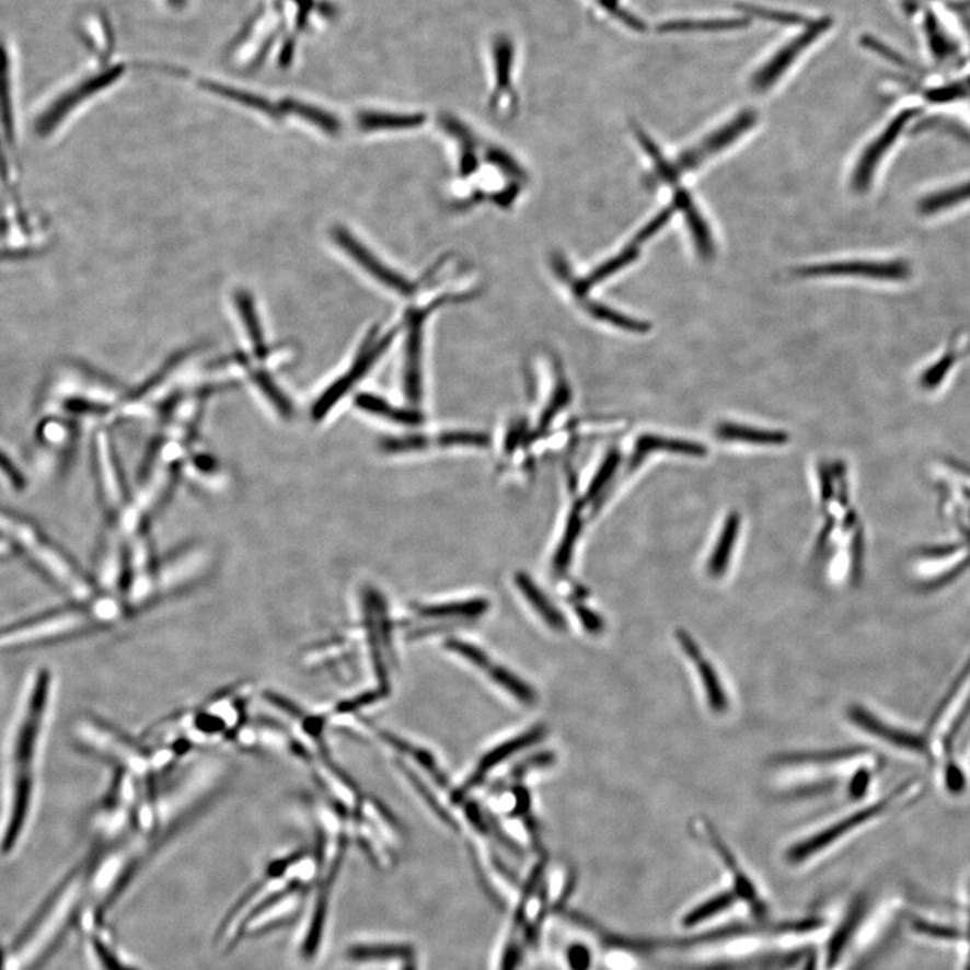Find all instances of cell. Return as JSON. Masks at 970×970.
<instances>
[{
  "label": "cell",
  "instance_id": "6da1fadb",
  "mask_svg": "<svg viewBox=\"0 0 970 970\" xmlns=\"http://www.w3.org/2000/svg\"><path fill=\"white\" fill-rule=\"evenodd\" d=\"M55 692V674L46 666H41L26 678L18 701L4 747L0 813L2 856L13 855L31 828Z\"/></svg>",
  "mask_w": 970,
  "mask_h": 970
},
{
  "label": "cell",
  "instance_id": "7a4b0ae2",
  "mask_svg": "<svg viewBox=\"0 0 970 970\" xmlns=\"http://www.w3.org/2000/svg\"><path fill=\"white\" fill-rule=\"evenodd\" d=\"M545 858L520 888L496 955L494 970H524L531 955L541 944L542 934L552 916L564 910V903L552 899L545 879Z\"/></svg>",
  "mask_w": 970,
  "mask_h": 970
},
{
  "label": "cell",
  "instance_id": "3957f363",
  "mask_svg": "<svg viewBox=\"0 0 970 970\" xmlns=\"http://www.w3.org/2000/svg\"><path fill=\"white\" fill-rule=\"evenodd\" d=\"M102 627L91 601L61 608L0 630V654L48 645Z\"/></svg>",
  "mask_w": 970,
  "mask_h": 970
},
{
  "label": "cell",
  "instance_id": "277c9868",
  "mask_svg": "<svg viewBox=\"0 0 970 970\" xmlns=\"http://www.w3.org/2000/svg\"><path fill=\"white\" fill-rule=\"evenodd\" d=\"M122 69L114 68L91 76L53 95L33 116L32 131L35 139L44 145H55L69 122L83 105L99 92L120 78Z\"/></svg>",
  "mask_w": 970,
  "mask_h": 970
},
{
  "label": "cell",
  "instance_id": "5b68a950",
  "mask_svg": "<svg viewBox=\"0 0 970 970\" xmlns=\"http://www.w3.org/2000/svg\"><path fill=\"white\" fill-rule=\"evenodd\" d=\"M919 787V780L903 782L902 785L893 788L891 793H888L887 796L878 800V802L864 806L863 809L844 817L843 820L832 823L831 827L823 829L822 832L810 835V838L804 840L802 843L794 845L793 848L788 851V861L798 864L805 862L806 858L813 857L818 852L834 844L835 841L845 838L846 834L856 831V829L861 827L867 825V823L874 821L875 818L886 815L887 811H890L893 808V806L901 804L904 798H909L911 792Z\"/></svg>",
  "mask_w": 970,
  "mask_h": 970
},
{
  "label": "cell",
  "instance_id": "8992f818",
  "mask_svg": "<svg viewBox=\"0 0 970 970\" xmlns=\"http://www.w3.org/2000/svg\"><path fill=\"white\" fill-rule=\"evenodd\" d=\"M93 463H95L99 495H101L105 510L113 519L118 520L130 505V499H128V490L118 455H116L113 441L105 430L99 431L95 441H93Z\"/></svg>",
  "mask_w": 970,
  "mask_h": 970
},
{
  "label": "cell",
  "instance_id": "52a82bcc",
  "mask_svg": "<svg viewBox=\"0 0 970 970\" xmlns=\"http://www.w3.org/2000/svg\"><path fill=\"white\" fill-rule=\"evenodd\" d=\"M455 300V297L442 298L429 308H413L405 314V349H403V391L412 403L423 399V353L425 323L429 314L443 303Z\"/></svg>",
  "mask_w": 970,
  "mask_h": 970
},
{
  "label": "cell",
  "instance_id": "ba28073f",
  "mask_svg": "<svg viewBox=\"0 0 970 970\" xmlns=\"http://www.w3.org/2000/svg\"><path fill=\"white\" fill-rule=\"evenodd\" d=\"M396 330L385 333L381 338H376V333H370V337H368L363 344V348H361L358 359H356L355 363L350 366L348 372L338 378L336 382H333L330 388L326 389L325 393L320 396L317 402H315V405L312 408V414L315 420L328 416L332 408L343 400V396L347 395L349 391L353 390L354 385L371 370L372 366L376 365L379 358L385 353V349H388L391 346V343L394 342Z\"/></svg>",
  "mask_w": 970,
  "mask_h": 970
},
{
  "label": "cell",
  "instance_id": "9c48e42d",
  "mask_svg": "<svg viewBox=\"0 0 970 970\" xmlns=\"http://www.w3.org/2000/svg\"><path fill=\"white\" fill-rule=\"evenodd\" d=\"M848 718L857 728L874 736L876 739L885 741L888 746L913 753L915 757L925 758L927 761L933 759L931 741H928V735L926 734L893 726V724L884 720V718H880L862 705L850 706Z\"/></svg>",
  "mask_w": 970,
  "mask_h": 970
},
{
  "label": "cell",
  "instance_id": "30bf717a",
  "mask_svg": "<svg viewBox=\"0 0 970 970\" xmlns=\"http://www.w3.org/2000/svg\"><path fill=\"white\" fill-rule=\"evenodd\" d=\"M332 236L335 239V242L340 245V249L346 251L350 258L358 263L367 274H370L377 282L383 285L384 288L393 290L394 293L400 295L401 297H413L417 293L420 286L419 282L408 279L403 276L402 273L395 272L394 268L385 265L384 262L379 259L376 254L371 253V251L368 250L363 243L358 241L353 233L346 230V228H333Z\"/></svg>",
  "mask_w": 970,
  "mask_h": 970
},
{
  "label": "cell",
  "instance_id": "8fae6325",
  "mask_svg": "<svg viewBox=\"0 0 970 970\" xmlns=\"http://www.w3.org/2000/svg\"><path fill=\"white\" fill-rule=\"evenodd\" d=\"M757 113H753L752 109L743 111L735 119L728 122L727 125L709 134L703 142L694 146L691 150L683 151L674 162L677 172L682 175L703 165L708 158L715 157L724 149L729 148L741 136L750 131L757 125Z\"/></svg>",
  "mask_w": 970,
  "mask_h": 970
},
{
  "label": "cell",
  "instance_id": "7c38bea8",
  "mask_svg": "<svg viewBox=\"0 0 970 970\" xmlns=\"http://www.w3.org/2000/svg\"><path fill=\"white\" fill-rule=\"evenodd\" d=\"M831 26V18H822V20L810 22L802 34L797 35V37L793 38L790 43L782 46V48L776 51L755 74L752 76V90L761 93L769 91L770 88L782 78V74L793 66V62L797 60L800 53L808 49L809 46L813 44L818 37H821V35Z\"/></svg>",
  "mask_w": 970,
  "mask_h": 970
},
{
  "label": "cell",
  "instance_id": "4fadbf2b",
  "mask_svg": "<svg viewBox=\"0 0 970 970\" xmlns=\"http://www.w3.org/2000/svg\"><path fill=\"white\" fill-rule=\"evenodd\" d=\"M796 276L804 278L817 277H864L884 280H902L910 276L908 263L896 262H833L821 263L797 268Z\"/></svg>",
  "mask_w": 970,
  "mask_h": 970
},
{
  "label": "cell",
  "instance_id": "5bb4252c",
  "mask_svg": "<svg viewBox=\"0 0 970 970\" xmlns=\"http://www.w3.org/2000/svg\"><path fill=\"white\" fill-rule=\"evenodd\" d=\"M913 111L902 113L898 118L893 119L884 132L868 146L864 154L858 160L853 172L852 186L856 192H866L873 181L876 169H878L881 158L885 157L892 145L897 142L901 136L903 128L913 118Z\"/></svg>",
  "mask_w": 970,
  "mask_h": 970
},
{
  "label": "cell",
  "instance_id": "9a60e30c",
  "mask_svg": "<svg viewBox=\"0 0 970 970\" xmlns=\"http://www.w3.org/2000/svg\"><path fill=\"white\" fill-rule=\"evenodd\" d=\"M675 638L678 643H681L683 653L692 660L695 671H697L700 680L703 682L706 703H708L709 708L717 713V715H723L729 708V700L720 677H718L715 670V666L711 663L703 650H700L697 643L693 640L686 631L678 630Z\"/></svg>",
  "mask_w": 970,
  "mask_h": 970
},
{
  "label": "cell",
  "instance_id": "2e32d148",
  "mask_svg": "<svg viewBox=\"0 0 970 970\" xmlns=\"http://www.w3.org/2000/svg\"><path fill=\"white\" fill-rule=\"evenodd\" d=\"M21 165L18 162V151L5 138L0 127V196L2 208L15 213H27L25 197L21 186Z\"/></svg>",
  "mask_w": 970,
  "mask_h": 970
},
{
  "label": "cell",
  "instance_id": "e0dca14e",
  "mask_svg": "<svg viewBox=\"0 0 970 970\" xmlns=\"http://www.w3.org/2000/svg\"><path fill=\"white\" fill-rule=\"evenodd\" d=\"M350 961L358 963H379V966L399 967L401 963L418 958L417 948L407 940H370L359 943L348 949Z\"/></svg>",
  "mask_w": 970,
  "mask_h": 970
},
{
  "label": "cell",
  "instance_id": "ac0fdd59",
  "mask_svg": "<svg viewBox=\"0 0 970 970\" xmlns=\"http://www.w3.org/2000/svg\"><path fill=\"white\" fill-rule=\"evenodd\" d=\"M0 127L10 145L18 151L20 126H18L13 63L2 45H0Z\"/></svg>",
  "mask_w": 970,
  "mask_h": 970
},
{
  "label": "cell",
  "instance_id": "d6986e66",
  "mask_svg": "<svg viewBox=\"0 0 970 970\" xmlns=\"http://www.w3.org/2000/svg\"><path fill=\"white\" fill-rule=\"evenodd\" d=\"M516 60V46L508 35L500 34L493 43V61L495 69V88L490 96V105L496 107L501 99L512 95V70Z\"/></svg>",
  "mask_w": 970,
  "mask_h": 970
},
{
  "label": "cell",
  "instance_id": "ffe728a7",
  "mask_svg": "<svg viewBox=\"0 0 970 970\" xmlns=\"http://www.w3.org/2000/svg\"><path fill=\"white\" fill-rule=\"evenodd\" d=\"M673 207L681 210L682 215L685 216L689 230L692 232L693 242L700 256H703L706 261L711 259L713 254H715V243H713V236L708 223H706L703 215L700 213L692 196L689 195L685 189L678 188L677 186Z\"/></svg>",
  "mask_w": 970,
  "mask_h": 970
},
{
  "label": "cell",
  "instance_id": "44dd1931",
  "mask_svg": "<svg viewBox=\"0 0 970 970\" xmlns=\"http://www.w3.org/2000/svg\"><path fill=\"white\" fill-rule=\"evenodd\" d=\"M543 736V730L541 728H536L530 730V732H526L523 736H519V738L512 739L495 750L487 753V757L482 759V762L478 763V767L473 773L469 782L465 783L463 788L455 794V799L463 797L465 793H469L471 788L476 787L478 783H481L485 775L489 773L490 770L495 769L496 765L506 761L507 758H510L513 752L523 750L524 747L530 746L531 743H535L536 740H540Z\"/></svg>",
  "mask_w": 970,
  "mask_h": 970
},
{
  "label": "cell",
  "instance_id": "7402d4cb",
  "mask_svg": "<svg viewBox=\"0 0 970 970\" xmlns=\"http://www.w3.org/2000/svg\"><path fill=\"white\" fill-rule=\"evenodd\" d=\"M426 116L419 113H384L365 111L358 115V126L366 132L412 130L425 125Z\"/></svg>",
  "mask_w": 970,
  "mask_h": 970
},
{
  "label": "cell",
  "instance_id": "603a6c76",
  "mask_svg": "<svg viewBox=\"0 0 970 970\" xmlns=\"http://www.w3.org/2000/svg\"><path fill=\"white\" fill-rule=\"evenodd\" d=\"M516 586L519 588L523 598L528 600V603L534 608L538 615L548 624V627H552L555 631L566 630V622L563 613L553 605L552 601L547 599V596L543 593V590L538 588L533 578L526 575V573H517Z\"/></svg>",
  "mask_w": 970,
  "mask_h": 970
},
{
  "label": "cell",
  "instance_id": "cb8c5ba5",
  "mask_svg": "<svg viewBox=\"0 0 970 970\" xmlns=\"http://www.w3.org/2000/svg\"><path fill=\"white\" fill-rule=\"evenodd\" d=\"M717 437L727 441L753 443V446L781 447L790 440V436L781 430H763L751 426L720 424L716 429Z\"/></svg>",
  "mask_w": 970,
  "mask_h": 970
},
{
  "label": "cell",
  "instance_id": "d4e9b609",
  "mask_svg": "<svg viewBox=\"0 0 970 970\" xmlns=\"http://www.w3.org/2000/svg\"><path fill=\"white\" fill-rule=\"evenodd\" d=\"M656 451L689 455V458H705L708 454V448L703 446V443L662 436L645 435L639 437V440L635 443V455Z\"/></svg>",
  "mask_w": 970,
  "mask_h": 970
},
{
  "label": "cell",
  "instance_id": "484cf974",
  "mask_svg": "<svg viewBox=\"0 0 970 970\" xmlns=\"http://www.w3.org/2000/svg\"><path fill=\"white\" fill-rule=\"evenodd\" d=\"M355 403L361 411L372 414V416L391 420V423L403 426L423 424V416L418 412L413 411V408L395 407L381 399V396L360 394Z\"/></svg>",
  "mask_w": 970,
  "mask_h": 970
},
{
  "label": "cell",
  "instance_id": "4316f807",
  "mask_svg": "<svg viewBox=\"0 0 970 970\" xmlns=\"http://www.w3.org/2000/svg\"><path fill=\"white\" fill-rule=\"evenodd\" d=\"M0 536L8 538L26 554L45 540L44 534L39 533L33 523L3 510H0Z\"/></svg>",
  "mask_w": 970,
  "mask_h": 970
},
{
  "label": "cell",
  "instance_id": "83f0119b",
  "mask_svg": "<svg viewBox=\"0 0 970 970\" xmlns=\"http://www.w3.org/2000/svg\"><path fill=\"white\" fill-rule=\"evenodd\" d=\"M750 25L748 18H715V20H680L665 22L658 26L660 33L723 32L736 31Z\"/></svg>",
  "mask_w": 970,
  "mask_h": 970
},
{
  "label": "cell",
  "instance_id": "f1b7e54d",
  "mask_svg": "<svg viewBox=\"0 0 970 970\" xmlns=\"http://www.w3.org/2000/svg\"><path fill=\"white\" fill-rule=\"evenodd\" d=\"M739 529V513L730 512L726 524H724L720 538H718L715 553H713L709 559L708 571L712 577H720L726 573L730 554H732L736 540H738Z\"/></svg>",
  "mask_w": 970,
  "mask_h": 970
},
{
  "label": "cell",
  "instance_id": "f546056e",
  "mask_svg": "<svg viewBox=\"0 0 970 970\" xmlns=\"http://www.w3.org/2000/svg\"><path fill=\"white\" fill-rule=\"evenodd\" d=\"M580 301L590 317L601 321V323L610 324L616 326L619 330L633 333H646L651 330V325L646 323V321L628 317V315L622 314L621 312L615 311V309L608 308L603 305V303L590 301L588 298H582Z\"/></svg>",
  "mask_w": 970,
  "mask_h": 970
},
{
  "label": "cell",
  "instance_id": "4dcf8cb0",
  "mask_svg": "<svg viewBox=\"0 0 970 970\" xmlns=\"http://www.w3.org/2000/svg\"><path fill=\"white\" fill-rule=\"evenodd\" d=\"M488 610V603L482 599L458 601L440 605H426L418 608V615L428 619H473L482 616Z\"/></svg>",
  "mask_w": 970,
  "mask_h": 970
},
{
  "label": "cell",
  "instance_id": "1f68e13d",
  "mask_svg": "<svg viewBox=\"0 0 970 970\" xmlns=\"http://www.w3.org/2000/svg\"><path fill=\"white\" fill-rule=\"evenodd\" d=\"M235 301L239 312H241V317L245 330H247L249 332L251 343H253L255 354L261 356V358H265V356L267 355V347L265 343V336H263L258 313H256V309L254 305L253 297L241 290L239 291V293L235 295Z\"/></svg>",
  "mask_w": 970,
  "mask_h": 970
},
{
  "label": "cell",
  "instance_id": "d6a6232c",
  "mask_svg": "<svg viewBox=\"0 0 970 970\" xmlns=\"http://www.w3.org/2000/svg\"><path fill=\"white\" fill-rule=\"evenodd\" d=\"M970 683V657L967 662L963 663L962 669L958 671V674L955 677V680L951 681L948 691L943 695V698L939 700L936 708H934L932 713L931 720H928L927 728L928 732H932L934 728H936L940 720L946 715V712L954 706L955 701L958 697V694L963 692Z\"/></svg>",
  "mask_w": 970,
  "mask_h": 970
},
{
  "label": "cell",
  "instance_id": "836d02e7",
  "mask_svg": "<svg viewBox=\"0 0 970 970\" xmlns=\"http://www.w3.org/2000/svg\"><path fill=\"white\" fill-rule=\"evenodd\" d=\"M564 970H594L596 951L581 939L569 940L559 954Z\"/></svg>",
  "mask_w": 970,
  "mask_h": 970
},
{
  "label": "cell",
  "instance_id": "e575fe53",
  "mask_svg": "<svg viewBox=\"0 0 970 970\" xmlns=\"http://www.w3.org/2000/svg\"><path fill=\"white\" fill-rule=\"evenodd\" d=\"M581 529L582 519L580 516V510H578L577 508V510L570 513L568 523H566L563 540H561L557 552H555L554 554L553 564L554 568L558 571H564L566 568H568L573 552H575L578 536H580Z\"/></svg>",
  "mask_w": 970,
  "mask_h": 970
},
{
  "label": "cell",
  "instance_id": "d590c367",
  "mask_svg": "<svg viewBox=\"0 0 970 970\" xmlns=\"http://www.w3.org/2000/svg\"><path fill=\"white\" fill-rule=\"evenodd\" d=\"M484 671H487L493 681L498 683L501 688H505L507 692H510L513 697L520 700V703L526 705H531L535 703L536 695L533 692V689L526 685L523 681H520V678L513 675L505 668H500L498 665L490 663V660L487 665H485Z\"/></svg>",
  "mask_w": 970,
  "mask_h": 970
},
{
  "label": "cell",
  "instance_id": "8d00e7d4",
  "mask_svg": "<svg viewBox=\"0 0 970 970\" xmlns=\"http://www.w3.org/2000/svg\"><path fill=\"white\" fill-rule=\"evenodd\" d=\"M969 198L970 181L963 185L955 186V188L946 189L936 193V195L931 197H926L925 200L921 203L920 208L922 213L932 215L955 207L957 204L969 200Z\"/></svg>",
  "mask_w": 970,
  "mask_h": 970
},
{
  "label": "cell",
  "instance_id": "74e56055",
  "mask_svg": "<svg viewBox=\"0 0 970 970\" xmlns=\"http://www.w3.org/2000/svg\"><path fill=\"white\" fill-rule=\"evenodd\" d=\"M284 108L323 128V131L331 134V136H337L342 131V123L326 111L297 102H286Z\"/></svg>",
  "mask_w": 970,
  "mask_h": 970
},
{
  "label": "cell",
  "instance_id": "f35d334b",
  "mask_svg": "<svg viewBox=\"0 0 970 970\" xmlns=\"http://www.w3.org/2000/svg\"><path fill=\"white\" fill-rule=\"evenodd\" d=\"M866 753L862 747L835 748L831 751H820L816 753H805V755H790L782 759L783 763H822V762H841L851 761V759L861 758Z\"/></svg>",
  "mask_w": 970,
  "mask_h": 970
},
{
  "label": "cell",
  "instance_id": "ab89813d",
  "mask_svg": "<svg viewBox=\"0 0 970 970\" xmlns=\"http://www.w3.org/2000/svg\"><path fill=\"white\" fill-rule=\"evenodd\" d=\"M253 379L255 384L262 390V393L267 396L268 401H272L273 406L277 408L280 416L290 417V414L293 413V408H291L290 403L284 395L282 391H280L278 385L273 382V379L268 377V373L256 371L253 373Z\"/></svg>",
  "mask_w": 970,
  "mask_h": 970
},
{
  "label": "cell",
  "instance_id": "60d3db41",
  "mask_svg": "<svg viewBox=\"0 0 970 970\" xmlns=\"http://www.w3.org/2000/svg\"><path fill=\"white\" fill-rule=\"evenodd\" d=\"M619 464H621V453L617 451H612L607 454L603 464L600 465L598 472H596V476L590 482L586 499L592 500L598 498V495L607 487L608 482L611 481L613 473L616 472Z\"/></svg>",
  "mask_w": 970,
  "mask_h": 970
},
{
  "label": "cell",
  "instance_id": "b9f144b4",
  "mask_svg": "<svg viewBox=\"0 0 970 970\" xmlns=\"http://www.w3.org/2000/svg\"><path fill=\"white\" fill-rule=\"evenodd\" d=\"M738 8L741 11H744L746 14L757 15L761 18V20L771 21L774 23H781V25L788 26H797V25H809V21L806 20L805 16L794 13H783V11H775L771 9L761 8V5H752V4H738Z\"/></svg>",
  "mask_w": 970,
  "mask_h": 970
},
{
  "label": "cell",
  "instance_id": "7bdbcfd3",
  "mask_svg": "<svg viewBox=\"0 0 970 970\" xmlns=\"http://www.w3.org/2000/svg\"><path fill=\"white\" fill-rule=\"evenodd\" d=\"M437 442L441 447L485 448L488 446L489 438L478 431L458 430L438 436Z\"/></svg>",
  "mask_w": 970,
  "mask_h": 970
},
{
  "label": "cell",
  "instance_id": "ee69618b",
  "mask_svg": "<svg viewBox=\"0 0 970 970\" xmlns=\"http://www.w3.org/2000/svg\"><path fill=\"white\" fill-rule=\"evenodd\" d=\"M570 400H571V391H570L569 384H568V382H566V379L563 376V373H561V376L557 379V383H555V388H554L553 395H552V402L548 403V405L545 408V412H543V416L541 418L542 426H547L548 424H551L553 418L555 416H557L558 412L563 411V408L566 405H568Z\"/></svg>",
  "mask_w": 970,
  "mask_h": 970
},
{
  "label": "cell",
  "instance_id": "f6af8a7d",
  "mask_svg": "<svg viewBox=\"0 0 970 970\" xmlns=\"http://www.w3.org/2000/svg\"><path fill=\"white\" fill-rule=\"evenodd\" d=\"M957 353L956 349H950L948 353L944 355V358L937 361L936 365L932 366L931 370H927L923 373L922 384L925 388L932 389L934 385L943 382L946 373L950 371L951 366L956 363Z\"/></svg>",
  "mask_w": 970,
  "mask_h": 970
},
{
  "label": "cell",
  "instance_id": "bcb514c9",
  "mask_svg": "<svg viewBox=\"0 0 970 970\" xmlns=\"http://www.w3.org/2000/svg\"><path fill=\"white\" fill-rule=\"evenodd\" d=\"M970 717V691L966 695V700L962 701L960 706V711H958L957 715L951 720L950 727L946 730L944 738V747L945 751H950L951 747H954L955 741L957 739L958 734L961 732L962 728L966 727L967 721Z\"/></svg>",
  "mask_w": 970,
  "mask_h": 970
},
{
  "label": "cell",
  "instance_id": "7dc6e473",
  "mask_svg": "<svg viewBox=\"0 0 970 970\" xmlns=\"http://www.w3.org/2000/svg\"><path fill=\"white\" fill-rule=\"evenodd\" d=\"M428 446L429 441L423 436L395 438L383 442L384 451L391 453L423 451Z\"/></svg>",
  "mask_w": 970,
  "mask_h": 970
},
{
  "label": "cell",
  "instance_id": "c3c4849f",
  "mask_svg": "<svg viewBox=\"0 0 970 970\" xmlns=\"http://www.w3.org/2000/svg\"><path fill=\"white\" fill-rule=\"evenodd\" d=\"M674 207L663 209L662 212L657 215L656 218L650 221V223L642 228L633 242L640 247L643 243L647 242L648 239H651L658 231L662 230L666 223L671 219V216L674 215Z\"/></svg>",
  "mask_w": 970,
  "mask_h": 970
},
{
  "label": "cell",
  "instance_id": "681fc988",
  "mask_svg": "<svg viewBox=\"0 0 970 970\" xmlns=\"http://www.w3.org/2000/svg\"><path fill=\"white\" fill-rule=\"evenodd\" d=\"M212 90L215 92L221 93V95H223V96L233 99V101H236L239 103L250 105V107H254L256 109L263 111V113L270 114V115L276 114V111H274V108H272V105L268 104L266 101H262V99H259V97L250 96V95H247V93L228 90V88H216L215 86V88H212Z\"/></svg>",
  "mask_w": 970,
  "mask_h": 970
},
{
  "label": "cell",
  "instance_id": "f907efd6",
  "mask_svg": "<svg viewBox=\"0 0 970 970\" xmlns=\"http://www.w3.org/2000/svg\"><path fill=\"white\" fill-rule=\"evenodd\" d=\"M944 775L945 786L950 793L958 794L966 788V775L954 761L946 763Z\"/></svg>",
  "mask_w": 970,
  "mask_h": 970
},
{
  "label": "cell",
  "instance_id": "816d5d0a",
  "mask_svg": "<svg viewBox=\"0 0 970 970\" xmlns=\"http://www.w3.org/2000/svg\"><path fill=\"white\" fill-rule=\"evenodd\" d=\"M863 548H864V536L862 530H857L855 534V540L852 543V577L853 582H858L862 577V561H863Z\"/></svg>",
  "mask_w": 970,
  "mask_h": 970
},
{
  "label": "cell",
  "instance_id": "f5cc1de1",
  "mask_svg": "<svg viewBox=\"0 0 970 970\" xmlns=\"http://www.w3.org/2000/svg\"><path fill=\"white\" fill-rule=\"evenodd\" d=\"M818 475L821 482V503L822 508H827L833 498V473L825 463L818 466Z\"/></svg>",
  "mask_w": 970,
  "mask_h": 970
},
{
  "label": "cell",
  "instance_id": "db71d44e",
  "mask_svg": "<svg viewBox=\"0 0 970 970\" xmlns=\"http://www.w3.org/2000/svg\"><path fill=\"white\" fill-rule=\"evenodd\" d=\"M873 774L868 770H858L850 785V794L853 798H861L867 793Z\"/></svg>",
  "mask_w": 970,
  "mask_h": 970
},
{
  "label": "cell",
  "instance_id": "11a10c76",
  "mask_svg": "<svg viewBox=\"0 0 970 970\" xmlns=\"http://www.w3.org/2000/svg\"><path fill=\"white\" fill-rule=\"evenodd\" d=\"M577 616L580 619L584 627H586L590 633H599V631L603 630V621L601 617L596 615L593 611L588 610L586 607H578Z\"/></svg>",
  "mask_w": 970,
  "mask_h": 970
},
{
  "label": "cell",
  "instance_id": "9f6ffc18",
  "mask_svg": "<svg viewBox=\"0 0 970 970\" xmlns=\"http://www.w3.org/2000/svg\"><path fill=\"white\" fill-rule=\"evenodd\" d=\"M833 526H834L833 519H829L828 523L825 524V528H823V530H822L820 538H818L817 548L818 547L821 548L823 545H825V543L828 542L829 535L832 534Z\"/></svg>",
  "mask_w": 970,
  "mask_h": 970
},
{
  "label": "cell",
  "instance_id": "6f0895ef",
  "mask_svg": "<svg viewBox=\"0 0 970 970\" xmlns=\"http://www.w3.org/2000/svg\"><path fill=\"white\" fill-rule=\"evenodd\" d=\"M396 968H399V970H419L418 958H414V960L403 962Z\"/></svg>",
  "mask_w": 970,
  "mask_h": 970
}]
</instances>
